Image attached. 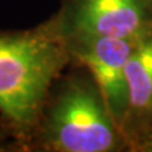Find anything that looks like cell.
I'll return each mask as SVG.
<instances>
[{
  "label": "cell",
  "instance_id": "cell-2",
  "mask_svg": "<svg viewBox=\"0 0 152 152\" xmlns=\"http://www.w3.org/2000/svg\"><path fill=\"white\" fill-rule=\"evenodd\" d=\"M28 152H129L85 66L71 61L51 86Z\"/></svg>",
  "mask_w": 152,
  "mask_h": 152
},
{
  "label": "cell",
  "instance_id": "cell-6",
  "mask_svg": "<svg viewBox=\"0 0 152 152\" xmlns=\"http://www.w3.org/2000/svg\"><path fill=\"white\" fill-rule=\"evenodd\" d=\"M0 152H24L7 121L0 115Z\"/></svg>",
  "mask_w": 152,
  "mask_h": 152
},
{
  "label": "cell",
  "instance_id": "cell-4",
  "mask_svg": "<svg viewBox=\"0 0 152 152\" xmlns=\"http://www.w3.org/2000/svg\"><path fill=\"white\" fill-rule=\"evenodd\" d=\"M137 39L89 37L65 42L71 61L85 66L121 129L128 105L127 65Z\"/></svg>",
  "mask_w": 152,
  "mask_h": 152
},
{
  "label": "cell",
  "instance_id": "cell-1",
  "mask_svg": "<svg viewBox=\"0 0 152 152\" xmlns=\"http://www.w3.org/2000/svg\"><path fill=\"white\" fill-rule=\"evenodd\" d=\"M70 64L50 19L28 29H0V115L24 152L51 86Z\"/></svg>",
  "mask_w": 152,
  "mask_h": 152
},
{
  "label": "cell",
  "instance_id": "cell-3",
  "mask_svg": "<svg viewBox=\"0 0 152 152\" xmlns=\"http://www.w3.org/2000/svg\"><path fill=\"white\" fill-rule=\"evenodd\" d=\"M48 19L65 42L89 37L138 39L152 31V0H60Z\"/></svg>",
  "mask_w": 152,
  "mask_h": 152
},
{
  "label": "cell",
  "instance_id": "cell-5",
  "mask_svg": "<svg viewBox=\"0 0 152 152\" xmlns=\"http://www.w3.org/2000/svg\"><path fill=\"white\" fill-rule=\"evenodd\" d=\"M127 83L122 134L129 152H152V31L136 42L127 65Z\"/></svg>",
  "mask_w": 152,
  "mask_h": 152
}]
</instances>
